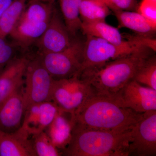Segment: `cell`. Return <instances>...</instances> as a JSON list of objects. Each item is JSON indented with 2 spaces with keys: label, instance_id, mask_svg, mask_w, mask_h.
I'll list each match as a JSON object with an SVG mask.
<instances>
[{
  "label": "cell",
  "instance_id": "20",
  "mask_svg": "<svg viewBox=\"0 0 156 156\" xmlns=\"http://www.w3.org/2000/svg\"><path fill=\"white\" fill-rule=\"evenodd\" d=\"M81 1L59 0L65 24L71 36H75L81 29L82 21L80 12Z\"/></svg>",
  "mask_w": 156,
  "mask_h": 156
},
{
  "label": "cell",
  "instance_id": "10",
  "mask_svg": "<svg viewBox=\"0 0 156 156\" xmlns=\"http://www.w3.org/2000/svg\"><path fill=\"white\" fill-rule=\"evenodd\" d=\"M63 20L54 9L44 32L35 42L39 53H55L65 50L73 40Z\"/></svg>",
  "mask_w": 156,
  "mask_h": 156
},
{
  "label": "cell",
  "instance_id": "15",
  "mask_svg": "<svg viewBox=\"0 0 156 156\" xmlns=\"http://www.w3.org/2000/svg\"><path fill=\"white\" fill-rule=\"evenodd\" d=\"M73 126L71 114L59 109L53 122L45 130L53 144L61 152L70 140Z\"/></svg>",
  "mask_w": 156,
  "mask_h": 156
},
{
  "label": "cell",
  "instance_id": "17",
  "mask_svg": "<svg viewBox=\"0 0 156 156\" xmlns=\"http://www.w3.org/2000/svg\"><path fill=\"white\" fill-rule=\"evenodd\" d=\"M119 28H127L140 35L150 37L156 32V27L138 12L126 11H115Z\"/></svg>",
  "mask_w": 156,
  "mask_h": 156
},
{
  "label": "cell",
  "instance_id": "27",
  "mask_svg": "<svg viewBox=\"0 0 156 156\" xmlns=\"http://www.w3.org/2000/svg\"><path fill=\"white\" fill-rule=\"evenodd\" d=\"M15 0H0V18L4 12Z\"/></svg>",
  "mask_w": 156,
  "mask_h": 156
},
{
  "label": "cell",
  "instance_id": "26",
  "mask_svg": "<svg viewBox=\"0 0 156 156\" xmlns=\"http://www.w3.org/2000/svg\"><path fill=\"white\" fill-rule=\"evenodd\" d=\"M138 12L147 20L152 25L156 27V5L143 1L139 6Z\"/></svg>",
  "mask_w": 156,
  "mask_h": 156
},
{
  "label": "cell",
  "instance_id": "23",
  "mask_svg": "<svg viewBox=\"0 0 156 156\" xmlns=\"http://www.w3.org/2000/svg\"><path fill=\"white\" fill-rule=\"evenodd\" d=\"M37 156H62L61 151L53 144L44 131L30 136Z\"/></svg>",
  "mask_w": 156,
  "mask_h": 156
},
{
  "label": "cell",
  "instance_id": "14",
  "mask_svg": "<svg viewBox=\"0 0 156 156\" xmlns=\"http://www.w3.org/2000/svg\"><path fill=\"white\" fill-rule=\"evenodd\" d=\"M0 156H37L31 139L22 127L13 132L0 130Z\"/></svg>",
  "mask_w": 156,
  "mask_h": 156
},
{
  "label": "cell",
  "instance_id": "8",
  "mask_svg": "<svg viewBox=\"0 0 156 156\" xmlns=\"http://www.w3.org/2000/svg\"><path fill=\"white\" fill-rule=\"evenodd\" d=\"M129 156L156 155V110L144 113L131 130Z\"/></svg>",
  "mask_w": 156,
  "mask_h": 156
},
{
  "label": "cell",
  "instance_id": "18",
  "mask_svg": "<svg viewBox=\"0 0 156 156\" xmlns=\"http://www.w3.org/2000/svg\"><path fill=\"white\" fill-rule=\"evenodd\" d=\"M52 4L32 0L25 9L19 21L33 24L49 23L54 11Z\"/></svg>",
  "mask_w": 156,
  "mask_h": 156
},
{
  "label": "cell",
  "instance_id": "11",
  "mask_svg": "<svg viewBox=\"0 0 156 156\" xmlns=\"http://www.w3.org/2000/svg\"><path fill=\"white\" fill-rule=\"evenodd\" d=\"M25 109L23 84L0 105V130L13 132L21 128Z\"/></svg>",
  "mask_w": 156,
  "mask_h": 156
},
{
  "label": "cell",
  "instance_id": "3",
  "mask_svg": "<svg viewBox=\"0 0 156 156\" xmlns=\"http://www.w3.org/2000/svg\"><path fill=\"white\" fill-rule=\"evenodd\" d=\"M131 130L117 132L90 129L73 123L69 143L62 151L66 156H128Z\"/></svg>",
  "mask_w": 156,
  "mask_h": 156
},
{
  "label": "cell",
  "instance_id": "25",
  "mask_svg": "<svg viewBox=\"0 0 156 156\" xmlns=\"http://www.w3.org/2000/svg\"><path fill=\"white\" fill-rule=\"evenodd\" d=\"M112 11H130L136 7V0H99Z\"/></svg>",
  "mask_w": 156,
  "mask_h": 156
},
{
  "label": "cell",
  "instance_id": "24",
  "mask_svg": "<svg viewBox=\"0 0 156 156\" xmlns=\"http://www.w3.org/2000/svg\"><path fill=\"white\" fill-rule=\"evenodd\" d=\"M19 46L14 41L0 38V73L7 64L17 56V48Z\"/></svg>",
  "mask_w": 156,
  "mask_h": 156
},
{
  "label": "cell",
  "instance_id": "7",
  "mask_svg": "<svg viewBox=\"0 0 156 156\" xmlns=\"http://www.w3.org/2000/svg\"><path fill=\"white\" fill-rule=\"evenodd\" d=\"M54 81L38 56H31L23 84L26 108L34 104L50 101Z\"/></svg>",
  "mask_w": 156,
  "mask_h": 156
},
{
  "label": "cell",
  "instance_id": "12",
  "mask_svg": "<svg viewBox=\"0 0 156 156\" xmlns=\"http://www.w3.org/2000/svg\"><path fill=\"white\" fill-rule=\"evenodd\" d=\"M58 110L52 101L31 105L26 108L21 127L30 136L44 131L53 122Z\"/></svg>",
  "mask_w": 156,
  "mask_h": 156
},
{
  "label": "cell",
  "instance_id": "21",
  "mask_svg": "<svg viewBox=\"0 0 156 156\" xmlns=\"http://www.w3.org/2000/svg\"><path fill=\"white\" fill-rule=\"evenodd\" d=\"M80 12L82 22H93L105 20L110 10L99 0H82Z\"/></svg>",
  "mask_w": 156,
  "mask_h": 156
},
{
  "label": "cell",
  "instance_id": "13",
  "mask_svg": "<svg viewBox=\"0 0 156 156\" xmlns=\"http://www.w3.org/2000/svg\"><path fill=\"white\" fill-rule=\"evenodd\" d=\"M31 56H16L0 73V105L24 83L27 67Z\"/></svg>",
  "mask_w": 156,
  "mask_h": 156
},
{
  "label": "cell",
  "instance_id": "6",
  "mask_svg": "<svg viewBox=\"0 0 156 156\" xmlns=\"http://www.w3.org/2000/svg\"><path fill=\"white\" fill-rule=\"evenodd\" d=\"M86 36L80 74L84 70L100 66L146 48L134 44L128 40L126 44L117 46L100 38Z\"/></svg>",
  "mask_w": 156,
  "mask_h": 156
},
{
  "label": "cell",
  "instance_id": "4",
  "mask_svg": "<svg viewBox=\"0 0 156 156\" xmlns=\"http://www.w3.org/2000/svg\"><path fill=\"white\" fill-rule=\"evenodd\" d=\"M84 43L73 40L65 50L55 53H38L42 64L53 80L68 79L80 75L83 61Z\"/></svg>",
  "mask_w": 156,
  "mask_h": 156
},
{
  "label": "cell",
  "instance_id": "16",
  "mask_svg": "<svg viewBox=\"0 0 156 156\" xmlns=\"http://www.w3.org/2000/svg\"><path fill=\"white\" fill-rule=\"evenodd\" d=\"M81 30L86 35L100 38L117 46L126 44L128 42V40L123 39L124 37L118 29L107 24L105 20L82 22Z\"/></svg>",
  "mask_w": 156,
  "mask_h": 156
},
{
  "label": "cell",
  "instance_id": "9",
  "mask_svg": "<svg viewBox=\"0 0 156 156\" xmlns=\"http://www.w3.org/2000/svg\"><path fill=\"white\" fill-rule=\"evenodd\" d=\"M110 97L121 106L139 113L156 110V90L133 80Z\"/></svg>",
  "mask_w": 156,
  "mask_h": 156
},
{
  "label": "cell",
  "instance_id": "28",
  "mask_svg": "<svg viewBox=\"0 0 156 156\" xmlns=\"http://www.w3.org/2000/svg\"><path fill=\"white\" fill-rule=\"evenodd\" d=\"M143 1L147 3H151L153 5H156V0H143Z\"/></svg>",
  "mask_w": 156,
  "mask_h": 156
},
{
  "label": "cell",
  "instance_id": "19",
  "mask_svg": "<svg viewBox=\"0 0 156 156\" xmlns=\"http://www.w3.org/2000/svg\"><path fill=\"white\" fill-rule=\"evenodd\" d=\"M26 0H15L0 18V38L10 36L25 9Z\"/></svg>",
  "mask_w": 156,
  "mask_h": 156
},
{
  "label": "cell",
  "instance_id": "1",
  "mask_svg": "<svg viewBox=\"0 0 156 156\" xmlns=\"http://www.w3.org/2000/svg\"><path fill=\"white\" fill-rule=\"evenodd\" d=\"M143 113L121 106L111 97L95 94L72 115L73 124L103 131H130Z\"/></svg>",
  "mask_w": 156,
  "mask_h": 156
},
{
  "label": "cell",
  "instance_id": "5",
  "mask_svg": "<svg viewBox=\"0 0 156 156\" xmlns=\"http://www.w3.org/2000/svg\"><path fill=\"white\" fill-rule=\"evenodd\" d=\"M97 94L92 86L78 75L54 80L51 100L59 109L73 114Z\"/></svg>",
  "mask_w": 156,
  "mask_h": 156
},
{
  "label": "cell",
  "instance_id": "22",
  "mask_svg": "<svg viewBox=\"0 0 156 156\" xmlns=\"http://www.w3.org/2000/svg\"><path fill=\"white\" fill-rule=\"evenodd\" d=\"M133 80L140 84L156 90V59L150 56L138 69Z\"/></svg>",
  "mask_w": 156,
  "mask_h": 156
},
{
  "label": "cell",
  "instance_id": "2",
  "mask_svg": "<svg viewBox=\"0 0 156 156\" xmlns=\"http://www.w3.org/2000/svg\"><path fill=\"white\" fill-rule=\"evenodd\" d=\"M151 50L144 48L105 64L83 71L80 76L98 95L111 97L134 79L138 69L151 56Z\"/></svg>",
  "mask_w": 156,
  "mask_h": 156
}]
</instances>
